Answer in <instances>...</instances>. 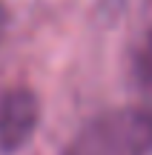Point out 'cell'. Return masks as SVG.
Segmentation results:
<instances>
[{"mask_svg":"<svg viewBox=\"0 0 152 155\" xmlns=\"http://www.w3.org/2000/svg\"><path fill=\"white\" fill-rule=\"evenodd\" d=\"M152 150V109L124 106L92 118L63 155H147Z\"/></svg>","mask_w":152,"mask_h":155,"instance_id":"6da1fadb","label":"cell"},{"mask_svg":"<svg viewBox=\"0 0 152 155\" xmlns=\"http://www.w3.org/2000/svg\"><path fill=\"white\" fill-rule=\"evenodd\" d=\"M40 124V101L32 89L15 86L0 95V152L15 155L32 141Z\"/></svg>","mask_w":152,"mask_h":155,"instance_id":"7a4b0ae2","label":"cell"},{"mask_svg":"<svg viewBox=\"0 0 152 155\" xmlns=\"http://www.w3.org/2000/svg\"><path fill=\"white\" fill-rule=\"evenodd\" d=\"M132 66H135V78H138L147 89H152V29L144 35L141 43H138Z\"/></svg>","mask_w":152,"mask_h":155,"instance_id":"3957f363","label":"cell"},{"mask_svg":"<svg viewBox=\"0 0 152 155\" xmlns=\"http://www.w3.org/2000/svg\"><path fill=\"white\" fill-rule=\"evenodd\" d=\"M3 32H6V12H3V6H0V40H3Z\"/></svg>","mask_w":152,"mask_h":155,"instance_id":"277c9868","label":"cell"}]
</instances>
